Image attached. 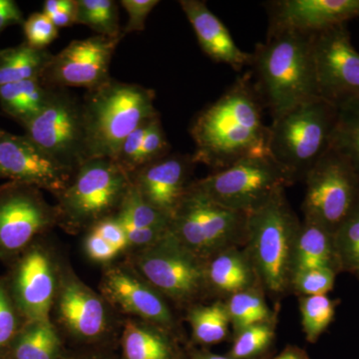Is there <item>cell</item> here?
Segmentation results:
<instances>
[{
  "instance_id": "obj_1",
  "label": "cell",
  "mask_w": 359,
  "mask_h": 359,
  "mask_svg": "<svg viewBox=\"0 0 359 359\" xmlns=\"http://www.w3.org/2000/svg\"><path fill=\"white\" fill-rule=\"evenodd\" d=\"M263 101L250 74L238 78L194 120V162L223 170L248 158L271 157Z\"/></svg>"
},
{
  "instance_id": "obj_2",
  "label": "cell",
  "mask_w": 359,
  "mask_h": 359,
  "mask_svg": "<svg viewBox=\"0 0 359 359\" xmlns=\"http://www.w3.org/2000/svg\"><path fill=\"white\" fill-rule=\"evenodd\" d=\"M252 65L262 101L278 117L302 104L320 98L314 70L311 34L269 32L264 43L257 45Z\"/></svg>"
},
{
  "instance_id": "obj_3",
  "label": "cell",
  "mask_w": 359,
  "mask_h": 359,
  "mask_svg": "<svg viewBox=\"0 0 359 359\" xmlns=\"http://www.w3.org/2000/svg\"><path fill=\"white\" fill-rule=\"evenodd\" d=\"M82 105L87 161L115 160L127 137L159 115L152 89L113 78L87 90Z\"/></svg>"
},
{
  "instance_id": "obj_4",
  "label": "cell",
  "mask_w": 359,
  "mask_h": 359,
  "mask_svg": "<svg viewBox=\"0 0 359 359\" xmlns=\"http://www.w3.org/2000/svg\"><path fill=\"white\" fill-rule=\"evenodd\" d=\"M301 224L285 191L248 215L245 250L262 289L273 297L292 290L294 247Z\"/></svg>"
},
{
  "instance_id": "obj_5",
  "label": "cell",
  "mask_w": 359,
  "mask_h": 359,
  "mask_svg": "<svg viewBox=\"0 0 359 359\" xmlns=\"http://www.w3.org/2000/svg\"><path fill=\"white\" fill-rule=\"evenodd\" d=\"M337 107L314 99L273 118L269 126L271 157L294 179L304 178L330 150Z\"/></svg>"
},
{
  "instance_id": "obj_6",
  "label": "cell",
  "mask_w": 359,
  "mask_h": 359,
  "mask_svg": "<svg viewBox=\"0 0 359 359\" xmlns=\"http://www.w3.org/2000/svg\"><path fill=\"white\" fill-rule=\"evenodd\" d=\"M131 184V177L114 160L87 161L57 196V223L80 230L114 216Z\"/></svg>"
},
{
  "instance_id": "obj_7",
  "label": "cell",
  "mask_w": 359,
  "mask_h": 359,
  "mask_svg": "<svg viewBox=\"0 0 359 359\" xmlns=\"http://www.w3.org/2000/svg\"><path fill=\"white\" fill-rule=\"evenodd\" d=\"M247 223L245 212L224 207L189 186L170 231L184 247L208 262L219 252L245 245Z\"/></svg>"
},
{
  "instance_id": "obj_8",
  "label": "cell",
  "mask_w": 359,
  "mask_h": 359,
  "mask_svg": "<svg viewBox=\"0 0 359 359\" xmlns=\"http://www.w3.org/2000/svg\"><path fill=\"white\" fill-rule=\"evenodd\" d=\"M294 182L273 158L257 157L238 161L190 186L224 207L249 215Z\"/></svg>"
},
{
  "instance_id": "obj_9",
  "label": "cell",
  "mask_w": 359,
  "mask_h": 359,
  "mask_svg": "<svg viewBox=\"0 0 359 359\" xmlns=\"http://www.w3.org/2000/svg\"><path fill=\"white\" fill-rule=\"evenodd\" d=\"M134 263L146 283L176 304H191L210 290L207 262L184 247L171 231L156 244L139 250Z\"/></svg>"
},
{
  "instance_id": "obj_10",
  "label": "cell",
  "mask_w": 359,
  "mask_h": 359,
  "mask_svg": "<svg viewBox=\"0 0 359 359\" xmlns=\"http://www.w3.org/2000/svg\"><path fill=\"white\" fill-rule=\"evenodd\" d=\"M304 219L335 233L359 204V177L332 147L304 176Z\"/></svg>"
},
{
  "instance_id": "obj_11",
  "label": "cell",
  "mask_w": 359,
  "mask_h": 359,
  "mask_svg": "<svg viewBox=\"0 0 359 359\" xmlns=\"http://www.w3.org/2000/svg\"><path fill=\"white\" fill-rule=\"evenodd\" d=\"M22 127L32 143L73 171L87 162L83 105L67 88L54 87L46 106Z\"/></svg>"
},
{
  "instance_id": "obj_12",
  "label": "cell",
  "mask_w": 359,
  "mask_h": 359,
  "mask_svg": "<svg viewBox=\"0 0 359 359\" xmlns=\"http://www.w3.org/2000/svg\"><path fill=\"white\" fill-rule=\"evenodd\" d=\"M318 94L339 106L359 100V52L351 42L346 25L311 34Z\"/></svg>"
},
{
  "instance_id": "obj_13",
  "label": "cell",
  "mask_w": 359,
  "mask_h": 359,
  "mask_svg": "<svg viewBox=\"0 0 359 359\" xmlns=\"http://www.w3.org/2000/svg\"><path fill=\"white\" fill-rule=\"evenodd\" d=\"M56 223V208L36 187L13 181L0 187V252H20Z\"/></svg>"
},
{
  "instance_id": "obj_14",
  "label": "cell",
  "mask_w": 359,
  "mask_h": 359,
  "mask_svg": "<svg viewBox=\"0 0 359 359\" xmlns=\"http://www.w3.org/2000/svg\"><path fill=\"white\" fill-rule=\"evenodd\" d=\"M122 39L95 35L73 40L53 55L42 80L59 88H97L110 79L111 61Z\"/></svg>"
},
{
  "instance_id": "obj_15",
  "label": "cell",
  "mask_w": 359,
  "mask_h": 359,
  "mask_svg": "<svg viewBox=\"0 0 359 359\" xmlns=\"http://www.w3.org/2000/svg\"><path fill=\"white\" fill-rule=\"evenodd\" d=\"M75 171L54 160L27 137L0 129V175L13 182L49 191L57 197Z\"/></svg>"
},
{
  "instance_id": "obj_16",
  "label": "cell",
  "mask_w": 359,
  "mask_h": 359,
  "mask_svg": "<svg viewBox=\"0 0 359 359\" xmlns=\"http://www.w3.org/2000/svg\"><path fill=\"white\" fill-rule=\"evenodd\" d=\"M58 285L55 264L46 250L36 247L25 255L14 275L13 299L27 323L49 320Z\"/></svg>"
},
{
  "instance_id": "obj_17",
  "label": "cell",
  "mask_w": 359,
  "mask_h": 359,
  "mask_svg": "<svg viewBox=\"0 0 359 359\" xmlns=\"http://www.w3.org/2000/svg\"><path fill=\"white\" fill-rule=\"evenodd\" d=\"M195 164L192 156L168 154L135 172L132 182L147 204L172 219L192 183Z\"/></svg>"
},
{
  "instance_id": "obj_18",
  "label": "cell",
  "mask_w": 359,
  "mask_h": 359,
  "mask_svg": "<svg viewBox=\"0 0 359 359\" xmlns=\"http://www.w3.org/2000/svg\"><path fill=\"white\" fill-rule=\"evenodd\" d=\"M269 29L314 34L359 18V0H280L269 4Z\"/></svg>"
},
{
  "instance_id": "obj_19",
  "label": "cell",
  "mask_w": 359,
  "mask_h": 359,
  "mask_svg": "<svg viewBox=\"0 0 359 359\" xmlns=\"http://www.w3.org/2000/svg\"><path fill=\"white\" fill-rule=\"evenodd\" d=\"M102 287L106 299L125 313L159 327H173V314L164 297L143 278L125 269H111L104 276Z\"/></svg>"
},
{
  "instance_id": "obj_20",
  "label": "cell",
  "mask_w": 359,
  "mask_h": 359,
  "mask_svg": "<svg viewBox=\"0 0 359 359\" xmlns=\"http://www.w3.org/2000/svg\"><path fill=\"white\" fill-rule=\"evenodd\" d=\"M59 318L70 334L80 339H98L108 327V314L103 299L74 276L59 282Z\"/></svg>"
},
{
  "instance_id": "obj_21",
  "label": "cell",
  "mask_w": 359,
  "mask_h": 359,
  "mask_svg": "<svg viewBox=\"0 0 359 359\" xmlns=\"http://www.w3.org/2000/svg\"><path fill=\"white\" fill-rule=\"evenodd\" d=\"M179 4L192 25L201 48L212 61L237 71L252 65V54L238 48L228 28L205 1L181 0Z\"/></svg>"
},
{
  "instance_id": "obj_22",
  "label": "cell",
  "mask_w": 359,
  "mask_h": 359,
  "mask_svg": "<svg viewBox=\"0 0 359 359\" xmlns=\"http://www.w3.org/2000/svg\"><path fill=\"white\" fill-rule=\"evenodd\" d=\"M210 290L231 295L261 287L245 250L231 248L211 257L205 266Z\"/></svg>"
},
{
  "instance_id": "obj_23",
  "label": "cell",
  "mask_w": 359,
  "mask_h": 359,
  "mask_svg": "<svg viewBox=\"0 0 359 359\" xmlns=\"http://www.w3.org/2000/svg\"><path fill=\"white\" fill-rule=\"evenodd\" d=\"M318 268L332 269L340 273L334 233L304 219L295 242L294 276L299 271Z\"/></svg>"
},
{
  "instance_id": "obj_24",
  "label": "cell",
  "mask_w": 359,
  "mask_h": 359,
  "mask_svg": "<svg viewBox=\"0 0 359 359\" xmlns=\"http://www.w3.org/2000/svg\"><path fill=\"white\" fill-rule=\"evenodd\" d=\"M53 89L42 78L4 85L0 87V106L22 126L43 109Z\"/></svg>"
},
{
  "instance_id": "obj_25",
  "label": "cell",
  "mask_w": 359,
  "mask_h": 359,
  "mask_svg": "<svg viewBox=\"0 0 359 359\" xmlns=\"http://www.w3.org/2000/svg\"><path fill=\"white\" fill-rule=\"evenodd\" d=\"M53 54L47 49L33 48L23 42L0 50V87L41 78Z\"/></svg>"
},
{
  "instance_id": "obj_26",
  "label": "cell",
  "mask_w": 359,
  "mask_h": 359,
  "mask_svg": "<svg viewBox=\"0 0 359 359\" xmlns=\"http://www.w3.org/2000/svg\"><path fill=\"white\" fill-rule=\"evenodd\" d=\"M61 340L50 320L27 323L13 342V359H57Z\"/></svg>"
},
{
  "instance_id": "obj_27",
  "label": "cell",
  "mask_w": 359,
  "mask_h": 359,
  "mask_svg": "<svg viewBox=\"0 0 359 359\" xmlns=\"http://www.w3.org/2000/svg\"><path fill=\"white\" fill-rule=\"evenodd\" d=\"M122 346L125 359L173 358V349L166 335L136 321L125 325Z\"/></svg>"
},
{
  "instance_id": "obj_28",
  "label": "cell",
  "mask_w": 359,
  "mask_h": 359,
  "mask_svg": "<svg viewBox=\"0 0 359 359\" xmlns=\"http://www.w3.org/2000/svg\"><path fill=\"white\" fill-rule=\"evenodd\" d=\"M188 320L194 339L198 344H216L228 337L231 321L224 302L192 306L188 313Z\"/></svg>"
},
{
  "instance_id": "obj_29",
  "label": "cell",
  "mask_w": 359,
  "mask_h": 359,
  "mask_svg": "<svg viewBox=\"0 0 359 359\" xmlns=\"http://www.w3.org/2000/svg\"><path fill=\"white\" fill-rule=\"evenodd\" d=\"M224 304L236 332L259 323H273L275 318L264 301L261 287L231 295Z\"/></svg>"
},
{
  "instance_id": "obj_30",
  "label": "cell",
  "mask_w": 359,
  "mask_h": 359,
  "mask_svg": "<svg viewBox=\"0 0 359 359\" xmlns=\"http://www.w3.org/2000/svg\"><path fill=\"white\" fill-rule=\"evenodd\" d=\"M330 147L348 161L359 177V100L337 106Z\"/></svg>"
},
{
  "instance_id": "obj_31",
  "label": "cell",
  "mask_w": 359,
  "mask_h": 359,
  "mask_svg": "<svg viewBox=\"0 0 359 359\" xmlns=\"http://www.w3.org/2000/svg\"><path fill=\"white\" fill-rule=\"evenodd\" d=\"M76 25L88 26L97 35L124 37L113 0H77Z\"/></svg>"
},
{
  "instance_id": "obj_32",
  "label": "cell",
  "mask_w": 359,
  "mask_h": 359,
  "mask_svg": "<svg viewBox=\"0 0 359 359\" xmlns=\"http://www.w3.org/2000/svg\"><path fill=\"white\" fill-rule=\"evenodd\" d=\"M339 299H332L327 294L299 297L302 325L309 344H316L334 320Z\"/></svg>"
},
{
  "instance_id": "obj_33",
  "label": "cell",
  "mask_w": 359,
  "mask_h": 359,
  "mask_svg": "<svg viewBox=\"0 0 359 359\" xmlns=\"http://www.w3.org/2000/svg\"><path fill=\"white\" fill-rule=\"evenodd\" d=\"M116 218L128 222L137 228H169L171 219L147 204L132 182Z\"/></svg>"
},
{
  "instance_id": "obj_34",
  "label": "cell",
  "mask_w": 359,
  "mask_h": 359,
  "mask_svg": "<svg viewBox=\"0 0 359 359\" xmlns=\"http://www.w3.org/2000/svg\"><path fill=\"white\" fill-rule=\"evenodd\" d=\"M334 236L340 273L359 276V204Z\"/></svg>"
},
{
  "instance_id": "obj_35",
  "label": "cell",
  "mask_w": 359,
  "mask_h": 359,
  "mask_svg": "<svg viewBox=\"0 0 359 359\" xmlns=\"http://www.w3.org/2000/svg\"><path fill=\"white\" fill-rule=\"evenodd\" d=\"M275 339V323H259L236 332L228 356L233 359H256Z\"/></svg>"
},
{
  "instance_id": "obj_36",
  "label": "cell",
  "mask_w": 359,
  "mask_h": 359,
  "mask_svg": "<svg viewBox=\"0 0 359 359\" xmlns=\"http://www.w3.org/2000/svg\"><path fill=\"white\" fill-rule=\"evenodd\" d=\"M337 271L328 268L309 269L292 276V290L301 297L325 295L334 287Z\"/></svg>"
},
{
  "instance_id": "obj_37",
  "label": "cell",
  "mask_w": 359,
  "mask_h": 359,
  "mask_svg": "<svg viewBox=\"0 0 359 359\" xmlns=\"http://www.w3.org/2000/svg\"><path fill=\"white\" fill-rule=\"evenodd\" d=\"M169 150L170 144L163 129L160 115L156 116L149 122L147 132H146L140 154L137 161L136 171L146 165L165 157L169 154Z\"/></svg>"
},
{
  "instance_id": "obj_38",
  "label": "cell",
  "mask_w": 359,
  "mask_h": 359,
  "mask_svg": "<svg viewBox=\"0 0 359 359\" xmlns=\"http://www.w3.org/2000/svg\"><path fill=\"white\" fill-rule=\"evenodd\" d=\"M25 42L33 48L47 49L58 37V28L43 13L32 14L23 23Z\"/></svg>"
},
{
  "instance_id": "obj_39",
  "label": "cell",
  "mask_w": 359,
  "mask_h": 359,
  "mask_svg": "<svg viewBox=\"0 0 359 359\" xmlns=\"http://www.w3.org/2000/svg\"><path fill=\"white\" fill-rule=\"evenodd\" d=\"M15 304L6 285L0 283V354L13 344L18 335V313Z\"/></svg>"
},
{
  "instance_id": "obj_40",
  "label": "cell",
  "mask_w": 359,
  "mask_h": 359,
  "mask_svg": "<svg viewBox=\"0 0 359 359\" xmlns=\"http://www.w3.org/2000/svg\"><path fill=\"white\" fill-rule=\"evenodd\" d=\"M159 4L158 0H121L120 4L128 14V22L122 29L123 35L143 32L149 14Z\"/></svg>"
},
{
  "instance_id": "obj_41",
  "label": "cell",
  "mask_w": 359,
  "mask_h": 359,
  "mask_svg": "<svg viewBox=\"0 0 359 359\" xmlns=\"http://www.w3.org/2000/svg\"><path fill=\"white\" fill-rule=\"evenodd\" d=\"M77 0H46L42 13L58 28L76 25Z\"/></svg>"
},
{
  "instance_id": "obj_42",
  "label": "cell",
  "mask_w": 359,
  "mask_h": 359,
  "mask_svg": "<svg viewBox=\"0 0 359 359\" xmlns=\"http://www.w3.org/2000/svg\"><path fill=\"white\" fill-rule=\"evenodd\" d=\"M92 231L98 233L119 252L128 248L126 235L115 216L108 217L99 222L95 226H92Z\"/></svg>"
},
{
  "instance_id": "obj_43",
  "label": "cell",
  "mask_w": 359,
  "mask_h": 359,
  "mask_svg": "<svg viewBox=\"0 0 359 359\" xmlns=\"http://www.w3.org/2000/svg\"><path fill=\"white\" fill-rule=\"evenodd\" d=\"M85 249L90 259L99 263H106L112 261L118 254L117 250L109 243L106 242L102 237L91 231L85 241Z\"/></svg>"
},
{
  "instance_id": "obj_44",
  "label": "cell",
  "mask_w": 359,
  "mask_h": 359,
  "mask_svg": "<svg viewBox=\"0 0 359 359\" xmlns=\"http://www.w3.org/2000/svg\"><path fill=\"white\" fill-rule=\"evenodd\" d=\"M22 11L13 0H0V32L9 26L23 25Z\"/></svg>"
},
{
  "instance_id": "obj_45",
  "label": "cell",
  "mask_w": 359,
  "mask_h": 359,
  "mask_svg": "<svg viewBox=\"0 0 359 359\" xmlns=\"http://www.w3.org/2000/svg\"><path fill=\"white\" fill-rule=\"evenodd\" d=\"M273 359H309L302 349L297 346H287Z\"/></svg>"
},
{
  "instance_id": "obj_46",
  "label": "cell",
  "mask_w": 359,
  "mask_h": 359,
  "mask_svg": "<svg viewBox=\"0 0 359 359\" xmlns=\"http://www.w3.org/2000/svg\"><path fill=\"white\" fill-rule=\"evenodd\" d=\"M194 359H233L230 358V356H224L219 355V354H215L212 353H208V351H205V353H198L194 355Z\"/></svg>"
},
{
  "instance_id": "obj_47",
  "label": "cell",
  "mask_w": 359,
  "mask_h": 359,
  "mask_svg": "<svg viewBox=\"0 0 359 359\" xmlns=\"http://www.w3.org/2000/svg\"><path fill=\"white\" fill-rule=\"evenodd\" d=\"M0 178H1V175H0Z\"/></svg>"
}]
</instances>
